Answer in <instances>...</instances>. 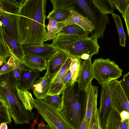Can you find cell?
Returning <instances> with one entry per match:
<instances>
[{
  "label": "cell",
  "mask_w": 129,
  "mask_h": 129,
  "mask_svg": "<svg viewBox=\"0 0 129 129\" xmlns=\"http://www.w3.org/2000/svg\"><path fill=\"white\" fill-rule=\"evenodd\" d=\"M95 23L93 25L94 29L90 33V37L97 39L103 37L106 26L109 23V20L107 15L99 12Z\"/></svg>",
  "instance_id": "ffe728a7"
},
{
  "label": "cell",
  "mask_w": 129,
  "mask_h": 129,
  "mask_svg": "<svg viewBox=\"0 0 129 129\" xmlns=\"http://www.w3.org/2000/svg\"><path fill=\"white\" fill-rule=\"evenodd\" d=\"M61 106L58 110L63 118L74 129L78 128L85 116L87 102L86 91L81 90L75 82L64 87Z\"/></svg>",
  "instance_id": "3957f363"
},
{
  "label": "cell",
  "mask_w": 129,
  "mask_h": 129,
  "mask_svg": "<svg viewBox=\"0 0 129 129\" xmlns=\"http://www.w3.org/2000/svg\"><path fill=\"white\" fill-rule=\"evenodd\" d=\"M53 7L52 10L54 12L61 10H67L70 11L75 10L76 5L74 0H51Z\"/></svg>",
  "instance_id": "d4e9b609"
},
{
  "label": "cell",
  "mask_w": 129,
  "mask_h": 129,
  "mask_svg": "<svg viewBox=\"0 0 129 129\" xmlns=\"http://www.w3.org/2000/svg\"><path fill=\"white\" fill-rule=\"evenodd\" d=\"M20 3V0H0V26L9 36L20 44L17 22Z\"/></svg>",
  "instance_id": "5b68a950"
},
{
  "label": "cell",
  "mask_w": 129,
  "mask_h": 129,
  "mask_svg": "<svg viewBox=\"0 0 129 129\" xmlns=\"http://www.w3.org/2000/svg\"><path fill=\"white\" fill-rule=\"evenodd\" d=\"M74 83L72 82L71 73L69 71L64 80L63 83L65 87L68 85H71Z\"/></svg>",
  "instance_id": "8d00e7d4"
},
{
  "label": "cell",
  "mask_w": 129,
  "mask_h": 129,
  "mask_svg": "<svg viewBox=\"0 0 129 129\" xmlns=\"http://www.w3.org/2000/svg\"><path fill=\"white\" fill-rule=\"evenodd\" d=\"M71 61V57L69 56L64 64L53 78L51 87L47 95H60L61 94L65 87L63 83L64 80L69 71Z\"/></svg>",
  "instance_id": "4fadbf2b"
},
{
  "label": "cell",
  "mask_w": 129,
  "mask_h": 129,
  "mask_svg": "<svg viewBox=\"0 0 129 129\" xmlns=\"http://www.w3.org/2000/svg\"><path fill=\"white\" fill-rule=\"evenodd\" d=\"M20 64L13 56L10 57L7 63L0 70V76L7 73L19 68Z\"/></svg>",
  "instance_id": "f1b7e54d"
},
{
  "label": "cell",
  "mask_w": 129,
  "mask_h": 129,
  "mask_svg": "<svg viewBox=\"0 0 129 129\" xmlns=\"http://www.w3.org/2000/svg\"><path fill=\"white\" fill-rule=\"evenodd\" d=\"M104 129H129V119H122L120 113L112 108L107 117Z\"/></svg>",
  "instance_id": "d6986e66"
},
{
  "label": "cell",
  "mask_w": 129,
  "mask_h": 129,
  "mask_svg": "<svg viewBox=\"0 0 129 129\" xmlns=\"http://www.w3.org/2000/svg\"><path fill=\"white\" fill-rule=\"evenodd\" d=\"M58 34L87 36L83 29L76 24H72L64 26Z\"/></svg>",
  "instance_id": "484cf974"
},
{
  "label": "cell",
  "mask_w": 129,
  "mask_h": 129,
  "mask_svg": "<svg viewBox=\"0 0 129 129\" xmlns=\"http://www.w3.org/2000/svg\"><path fill=\"white\" fill-rule=\"evenodd\" d=\"M91 129H101L99 123L96 122H94Z\"/></svg>",
  "instance_id": "ee69618b"
},
{
  "label": "cell",
  "mask_w": 129,
  "mask_h": 129,
  "mask_svg": "<svg viewBox=\"0 0 129 129\" xmlns=\"http://www.w3.org/2000/svg\"><path fill=\"white\" fill-rule=\"evenodd\" d=\"M53 78L45 74L35 81L31 89L36 99L44 100L50 90Z\"/></svg>",
  "instance_id": "ac0fdd59"
},
{
  "label": "cell",
  "mask_w": 129,
  "mask_h": 129,
  "mask_svg": "<svg viewBox=\"0 0 129 129\" xmlns=\"http://www.w3.org/2000/svg\"><path fill=\"white\" fill-rule=\"evenodd\" d=\"M17 82L13 71L0 76V97L7 106L16 125L28 124L35 117L32 111L33 98L28 91L20 89Z\"/></svg>",
  "instance_id": "7a4b0ae2"
},
{
  "label": "cell",
  "mask_w": 129,
  "mask_h": 129,
  "mask_svg": "<svg viewBox=\"0 0 129 129\" xmlns=\"http://www.w3.org/2000/svg\"><path fill=\"white\" fill-rule=\"evenodd\" d=\"M117 79L101 86L100 105L98 109V117L101 129H104L107 117L112 109L111 96L112 90Z\"/></svg>",
  "instance_id": "ba28073f"
},
{
  "label": "cell",
  "mask_w": 129,
  "mask_h": 129,
  "mask_svg": "<svg viewBox=\"0 0 129 129\" xmlns=\"http://www.w3.org/2000/svg\"><path fill=\"white\" fill-rule=\"evenodd\" d=\"M25 55L35 56L48 60L57 50L50 44L43 45H22Z\"/></svg>",
  "instance_id": "5bb4252c"
},
{
  "label": "cell",
  "mask_w": 129,
  "mask_h": 129,
  "mask_svg": "<svg viewBox=\"0 0 129 129\" xmlns=\"http://www.w3.org/2000/svg\"><path fill=\"white\" fill-rule=\"evenodd\" d=\"M120 84L126 96L129 98V72L124 74L122 80L119 81Z\"/></svg>",
  "instance_id": "d6a6232c"
},
{
  "label": "cell",
  "mask_w": 129,
  "mask_h": 129,
  "mask_svg": "<svg viewBox=\"0 0 129 129\" xmlns=\"http://www.w3.org/2000/svg\"><path fill=\"white\" fill-rule=\"evenodd\" d=\"M33 107L47 123L50 129H74L63 118L58 110L44 100L33 98Z\"/></svg>",
  "instance_id": "52a82bcc"
},
{
  "label": "cell",
  "mask_w": 129,
  "mask_h": 129,
  "mask_svg": "<svg viewBox=\"0 0 129 129\" xmlns=\"http://www.w3.org/2000/svg\"><path fill=\"white\" fill-rule=\"evenodd\" d=\"M93 78L100 85H104L117 79L122 75V70L109 58L95 59L92 64Z\"/></svg>",
  "instance_id": "8992f818"
},
{
  "label": "cell",
  "mask_w": 129,
  "mask_h": 129,
  "mask_svg": "<svg viewBox=\"0 0 129 129\" xmlns=\"http://www.w3.org/2000/svg\"><path fill=\"white\" fill-rule=\"evenodd\" d=\"M0 129H8V126L6 123H3L0 125Z\"/></svg>",
  "instance_id": "f6af8a7d"
},
{
  "label": "cell",
  "mask_w": 129,
  "mask_h": 129,
  "mask_svg": "<svg viewBox=\"0 0 129 129\" xmlns=\"http://www.w3.org/2000/svg\"><path fill=\"white\" fill-rule=\"evenodd\" d=\"M112 108L120 113L123 111L129 112L128 99L117 80L112 90L111 96Z\"/></svg>",
  "instance_id": "30bf717a"
},
{
  "label": "cell",
  "mask_w": 129,
  "mask_h": 129,
  "mask_svg": "<svg viewBox=\"0 0 129 129\" xmlns=\"http://www.w3.org/2000/svg\"><path fill=\"white\" fill-rule=\"evenodd\" d=\"M11 122L8 108L4 101L0 97V125L3 123L10 124Z\"/></svg>",
  "instance_id": "f546056e"
},
{
  "label": "cell",
  "mask_w": 129,
  "mask_h": 129,
  "mask_svg": "<svg viewBox=\"0 0 129 129\" xmlns=\"http://www.w3.org/2000/svg\"><path fill=\"white\" fill-rule=\"evenodd\" d=\"M91 2L101 13L112 15L115 9L112 0H91Z\"/></svg>",
  "instance_id": "7402d4cb"
},
{
  "label": "cell",
  "mask_w": 129,
  "mask_h": 129,
  "mask_svg": "<svg viewBox=\"0 0 129 129\" xmlns=\"http://www.w3.org/2000/svg\"><path fill=\"white\" fill-rule=\"evenodd\" d=\"M77 129H88L87 122L84 118L79 127Z\"/></svg>",
  "instance_id": "ab89813d"
},
{
  "label": "cell",
  "mask_w": 129,
  "mask_h": 129,
  "mask_svg": "<svg viewBox=\"0 0 129 129\" xmlns=\"http://www.w3.org/2000/svg\"><path fill=\"white\" fill-rule=\"evenodd\" d=\"M12 56L8 48L5 45L2 39L0 32V58H8Z\"/></svg>",
  "instance_id": "e575fe53"
},
{
  "label": "cell",
  "mask_w": 129,
  "mask_h": 129,
  "mask_svg": "<svg viewBox=\"0 0 129 129\" xmlns=\"http://www.w3.org/2000/svg\"><path fill=\"white\" fill-rule=\"evenodd\" d=\"M37 129H49V128L48 124L42 123L39 124Z\"/></svg>",
  "instance_id": "b9f144b4"
},
{
  "label": "cell",
  "mask_w": 129,
  "mask_h": 129,
  "mask_svg": "<svg viewBox=\"0 0 129 129\" xmlns=\"http://www.w3.org/2000/svg\"><path fill=\"white\" fill-rule=\"evenodd\" d=\"M25 55L22 64L25 67L39 72L46 70L47 60L35 56Z\"/></svg>",
  "instance_id": "44dd1931"
},
{
  "label": "cell",
  "mask_w": 129,
  "mask_h": 129,
  "mask_svg": "<svg viewBox=\"0 0 129 129\" xmlns=\"http://www.w3.org/2000/svg\"><path fill=\"white\" fill-rule=\"evenodd\" d=\"M61 22L64 24V26L72 24L79 26L83 29L88 37L94 29L93 25L91 21L75 10L70 11L67 18Z\"/></svg>",
  "instance_id": "9a60e30c"
},
{
  "label": "cell",
  "mask_w": 129,
  "mask_h": 129,
  "mask_svg": "<svg viewBox=\"0 0 129 129\" xmlns=\"http://www.w3.org/2000/svg\"><path fill=\"white\" fill-rule=\"evenodd\" d=\"M86 91L87 102L84 119L87 122L88 129H91L94 122H96L99 124L98 109L97 108L98 86L92 85L91 82L87 89Z\"/></svg>",
  "instance_id": "9c48e42d"
},
{
  "label": "cell",
  "mask_w": 129,
  "mask_h": 129,
  "mask_svg": "<svg viewBox=\"0 0 129 129\" xmlns=\"http://www.w3.org/2000/svg\"><path fill=\"white\" fill-rule=\"evenodd\" d=\"M71 57V61L69 71L71 73L72 82L74 83L77 82L81 59L79 57Z\"/></svg>",
  "instance_id": "83f0119b"
},
{
  "label": "cell",
  "mask_w": 129,
  "mask_h": 129,
  "mask_svg": "<svg viewBox=\"0 0 129 129\" xmlns=\"http://www.w3.org/2000/svg\"><path fill=\"white\" fill-rule=\"evenodd\" d=\"M40 75L38 71L30 69L24 66L21 70L20 78L17 82L18 88L23 91L30 90Z\"/></svg>",
  "instance_id": "2e32d148"
},
{
  "label": "cell",
  "mask_w": 129,
  "mask_h": 129,
  "mask_svg": "<svg viewBox=\"0 0 129 129\" xmlns=\"http://www.w3.org/2000/svg\"><path fill=\"white\" fill-rule=\"evenodd\" d=\"M112 16L117 29L120 39L119 44L122 46L125 47L126 36L124 30L120 16L114 13L112 15Z\"/></svg>",
  "instance_id": "4316f807"
},
{
  "label": "cell",
  "mask_w": 129,
  "mask_h": 129,
  "mask_svg": "<svg viewBox=\"0 0 129 129\" xmlns=\"http://www.w3.org/2000/svg\"><path fill=\"white\" fill-rule=\"evenodd\" d=\"M69 57L66 53L57 50L47 60V71L45 74L53 78Z\"/></svg>",
  "instance_id": "7c38bea8"
},
{
  "label": "cell",
  "mask_w": 129,
  "mask_h": 129,
  "mask_svg": "<svg viewBox=\"0 0 129 129\" xmlns=\"http://www.w3.org/2000/svg\"><path fill=\"white\" fill-rule=\"evenodd\" d=\"M0 32L2 40L5 46L11 51L12 56L20 64H22L25 54L22 45L19 44L9 36L0 26Z\"/></svg>",
  "instance_id": "e0dca14e"
},
{
  "label": "cell",
  "mask_w": 129,
  "mask_h": 129,
  "mask_svg": "<svg viewBox=\"0 0 129 129\" xmlns=\"http://www.w3.org/2000/svg\"><path fill=\"white\" fill-rule=\"evenodd\" d=\"M129 112L126 111H123L120 113L121 118L124 120L129 119Z\"/></svg>",
  "instance_id": "f35d334b"
},
{
  "label": "cell",
  "mask_w": 129,
  "mask_h": 129,
  "mask_svg": "<svg viewBox=\"0 0 129 129\" xmlns=\"http://www.w3.org/2000/svg\"><path fill=\"white\" fill-rule=\"evenodd\" d=\"M51 46L63 51L69 56L79 57L87 54L91 57L97 54L100 48L97 40L89 37L57 34Z\"/></svg>",
  "instance_id": "277c9868"
},
{
  "label": "cell",
  "mask_w": 129,
  "mask_h": 129,
  "mask_svg": "<svg viewBox=\"0 0 129 129\" xmlns=\"http://www.w3.org/2000/svg\"><path fill=\"white\" fill-rule=\"evenodd\" d=\"M24 66L22 64L19 68L15 69L13 71L14 76L17 81L19 80L20 78L21 72Z\"/></svg>",
  "instance_id": "74e56055"
},
{
  "label": "cell",
  "mask_w": 129,
  "mask_h": 129,
  "mask_svg": "<svg viewBox=\"0 0 129 129\" xmlns=\"http://www.w3.org/2000/svg\"><path fill=\"white\" fill-rule=\"evenodd\" d=\"M7 58H0V70L5 64L7 63Z\"/></svg>",
  "instance_id": "60d3db41"
},
{
  "label": "cell",
  "mask_w": 129,
  "mask_h": 129,
  "mask_svg": "<svg viewBox=\"0 0 129 129\" xmlns=\"http://www.w3.org/2000/svg\"><path fill=\"white\" fill-rule=\"evenodd\" d=\"M44 100L58 110L61 106L62 99L60 95H47Z\"/></svg>",
  "instance_id": "1f68e13d"
},
{
  "label": "cell",
  "mask_w": 129,
  "mask_h": 129,
  "mask_svg": "<svg viewBox=\"0 0 129 129\" xmlns=\"http://www.w3.org/2000/svg\"><path fill=\"white\" fill-rule=\"evenodd\" d=\"M90 57H91L89 54H85L81 56L80 57V58L81 59H83L85 60L88 59Z\"/></svg>",
  "instance_id": "7bdbcfd3"
},
{
  "label": "cell",
  "mask_w": 129,
  "mask_h": 129,
  "mask_svg": "<svg viewBox=\"0 0 129 129\" xmlns=\"http://www.w3.org/2000/svg\"><path fill=\"white\" fill-rule=\"evenodd\" d=\"M75 4L81 9L87 17V18L93 25L95 23L97 15L87 2L84 0H74Z\"/></svg>",
  "instance_id": "cb8c5ba5"
},
{
  "label": "cell",
  "mask_w": 129,
  "mask_h": 129,
  "mask_svg": "<svg viewBox=\"0 0 129 129\" xmlns=\"http://www.w3.org/2000/svg\"><path fill=\"white\" fill-rule=\"evenodd\" d=\"M122 16L124 19L125 23L128 36L129 35V6L128 7Z\"/></svg>",
  "instance_id": "d590c367"
},
{
  "label": "cell",
  "mask_w": 129,
  "mask_h": 129,
  "mask_svg": "<svg viewBox=\"0 0 129 129\" xmlns=\"http://www.w3.org/2000/svg\"><path fill=\"white\" fill-rule=\"evenodd\" d=\"M70 11L67 10L55 11L53 12H50L46 16L48 18L50 17L58 22H61L64 20L68 17Z\"/></svg>",
  "instance_id": "4dcf8cb0"
},
{
  "label": "cell",
  "mask_w": 129,
  "mask_h": 129,
  "mask_svg": "<svg viewBox=\"0 0 129 129\" xmlns=\"http://www.w3.org/2000/svg\"><path fill=\"white\" fill-rule=\"evenodd\" d=\"M91 57L83 61H80L76 82L79 88L82 90L86 91L93 79Z\"/></svg>",
  "instance_id": "8fae6325"
},
{
  "label": "cell",
  "mask_w": 129,
  "mask_h": 129,
  "mask_svg": "<svg viewBox=\"0 0 129 129\" xmlns=\"http://www.w3.org/2000/svg\"><path fill=\"white\" fill-rule=\"evenodd\" d=\"M46 0H20L17 22L19 41L22 45H43Z\"/></svg>",
  "instance_id": "6da1fadb"
},
{
  "label": "cell",
  "mask_w": 129,
  "mask_h": 129,
  "mask_svg": "<svg viewBox=\"0 0 129 129\" xmlns=\"http://www.w3.org/2000/svg\"><path fill=\"white\" fill-rule=\"evenodd\" d=\"M115 9H117L122 15L125 12L129 6V0H112Z\"/></svg>",
  "instance_id": "836d02e7"
},
{
  "label": "cell",
  "mask_w": 129,
  "mask_h": 129,
  "mask_svg": "<svg viewBox=\"0 0 129 129\" xmlns=\"http://www.w3.org/2000/svg\"><path fill=\"white\" fill-rule=\"evenodd\" d=\"M47 19L49 20L48 23L45 27L47 28L48 32L44 42L52 40L64 26L62 23L57 22L51 17Z\"/></svg>",
  "instance_id": "603a6c76"
}]
</instances>
